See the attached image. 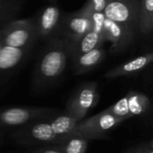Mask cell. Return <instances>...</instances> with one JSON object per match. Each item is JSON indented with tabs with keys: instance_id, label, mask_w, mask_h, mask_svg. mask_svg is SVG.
Segmentation results:
<instances>
[{
	"instance_id": "1",
	"label": "cell",
	"mask_w": 153,
	"mask_h": 153,
	"mask_svg": "<svg viewBox=\"0 0 153 153\" xmlns=\"http://www.w3.org/2000/svg\"><path fill=\"white\" fill-rule=\"evenodd\" d=\"M78 121L68 114L56 113L11 131V138L24 147L56 144L74 128Z\"/></svg>"
},
{
	"instance_id": "2",
	"label": "cell",
	"mask_w": 153,
	"mask_h": 153,
	"mask_svg": "<svg viewBox=\"0 0 153 153\" xmlns=\"http://www.w3.org/2000/svg\"><path fill=\"white\" fill-rule=\"evenodd\" d=\"M69 57L68 42L59 37L52 38L36 64L33 89L42 91L56 84L65 73Z\"/></svg>"
},
{
	"instance_id": "3",
	"label": "cell",
	"mask_w": 153,
	"mask_h": 153,
	"mask_svg": "<svg viewBox=\"0 0 153 153\" xmlns=\"http://www.w3.org/2000/svg\"><path fill=\"white\" fill-rule=\"evenodd\" d=\"M125 119L116 117L107 109L83 119L76 124L69 134L78 135L89 141L109 139L108 133L117 127Z\"/></svg>"
},
{
	"instance_id": "4",
	"label": "cell",
	"mask_w": 153,
	"mask_h": 153,
	"mask_svg": "<svg viewBox=\"0 0 153 153\" xmlns=\"http://www.w3.org/2000/svg\"><path fill=\"white\" fill-rule=\"evenodd\" d=\"M100 92L96 82H88L80 85L68 99L65 113L78 122L83 120L99 102Z\"/></svg>"
},
{
	"instance_id": "5",
	"label": "cell",
	"mask_w": 153,
	"mask_h": 153,
	"mask_svg": "<svg viewBox=\"0 0 153 153\" xmlns=\"http://www.w3.org/2000/svg\"><path fill=\"white\" fill-rule=\"evenodd\" d=\"M57 113L56 109L40 107L0 108V128H19L38 119Z\"/></svg>"
},
{
	"instance_id": "6",
	"label": "cell",
	"mask_w": 153,
	"mask_h": 153,
	"mask_svg": "<svg viewBox=\"0 0 153 153\" xmlns=\"http://www.w3.org/2000/svg\"><path fill=\"white\" fill-rule=\"evenodd\" d=\"M4 45L13 48H31L39 38L33 20L12 21L0 28Z\"/></svg>"
},
{
	"instance_id": "7",
	"label": "cell",
	"mask_w": 153,
	"mask_h": 153,
	"mask_svg": "<svg viewBox=\"0 0 153 153\" xmlns=\"http://www.w3.org/2000/svg\"><path fill=\"white\" fill-rule=\"evenodd\" d=\"M91 13L92 11L84 4L79 11L62 15L58 37L70 43L80 39L91 30Z\"/></svg>"
},
{
	"instance_id": "8",
	"label": "cell",
	"mask_w": 153,
	"mask_h": 153,
	"mask_svg": "<svg viewBox=\"0 0 153 153\" xmlns=\"http://www.w3.org/2000/svg\"><path fill=\"white\" fill-rule=\"evenodd\" d=\"M139 4V0H108L103 13L108 19L135 30Z\"/></svg>"
},
{
	"instance_id": "9",
	"label": "cell",
	"mask_w": 153,
	"mask_h": 153,
	"mask_svg": "<svg viewBox=\"0 0 153 153\" xmlns=\"http://www.w3.org/2000/svg\"><path fill=\"white\" fill-rule=\"evenodd\" d=\"M134 30L126 25L117 23L107 17L105 18L103 35L105 41L108 40L111 42L110 51L112 53L117 54L124 51L133 42Z\"/></svg>"
},
{
	"instance_id": "10",
	"label": "cell",
	"mask_w": 153,
	"mask_h": 153,
	"mask_svg": "<svg viewBox=\"0 0 153 153\" xmlns=\"http://www.w3.org/2000/svg\"><path fill=\"white\" fill-rule=\"evenodd\" d=\"M62 14L56 4L45 6L33 20L38 37L48 39L57 37Z\"/></svg>"
},
{
	"instance_id": "11",
	"label": "cell",
	"mask_w": 153,
	"mask_h": 153,
	"mask_svg": "<svg viewBox=\"0 0 153 153\" xmlns=\"http://www.w3.org/2000/svg\"><path fill=\"white\" fill-rule=\"evenodd\" d=\"M30 48H13L4 45L0 50V85L16 71L23 62Z\"/></svg>"
},
{
	"instance_id": "12",
	"label": "cell",
	"mask_w": 153,
	"mask_h": 153,
	"mask_svg": "<svg viewBox=\"0 0 153 153\" xmlns=\"http://www.w3.org/2000/svg\"><path fill=\"white\" fill-rule=\"evenodd\" d=\"M153 60V54L152 52L139 56L130 61L123 63L113 69L109 70L106 74L107 79H116L122 76H128L139 74L149 66Z\"/></svg>"
},
{
	"instance_id": "13",
	"label": "cell",
	"mask_w": 153,
	"mask_h": 153,
	"mask_svg": "<svg viewBox=\"0 0 153 153\" xmlns=\"http://www.w3.org/2000/svg\"><path fill=\"white\" fill-rule=\"evenodd\" d=\"M106 57V51L102 47L96 48L87 53L82 54L73 61V71L76 75L87 74L98 66Z\"/></svg>"
},
{
	"instance_id": "14",
	"label": "cell",
	"mask_w": 153,
	"mask_h": 153,
	"mask_svg": "<svg viewBox=\"0 0 153 153\" xmlns=\"http://www.w3.org/2000/svg\"><path fill=\"white\" fill-rule=\"evenodd\" d=\"M104 42L105 39L103 35L91 30L77 41L73 43L68 42L70 58L74 59L76 56L87 53L96 48L102 47Z\"/></svg>"
},
{
	"instance_id": "15",
	"label": "cell",
	"mask_w": 153,
	"mask_h": 153,
	"mask_svg": "<svg viewBox=\"0 0 153 153\" xmlns=\"http://www.w3.org/2000/svg\"><path fill=\"white\" fill-rule=\"evenodd\" d=\"M129 118L146 115L151 109V100L149 97L142 92L130 91L125 96Z\"/></svg>"
},
{
	"instance_id": "16",
	"label": "cell",
	"mask_w": 153,
	"mask_h": 153,
	"mask_svg": "<svg viewBox=\"0 0 153 153\" xmlns=\"http://www.w3.org/2000/svg\"><path fill=\"white\" fill-rule=\"evenodd\" d=\"M137 29L143 35H148L153 29V0H139Z\"/></svg>"
},
{
	"instance_id": "17",
	"label": "cell",
	"mask_w": 153,
	"mask_h": 153,
	"mask_svg": "<svg viewBox=\"0 0 153 153\" xmlns=\"http://www.w3.org/2000/svg\"><path fill=\"white\" fill-rule=\"evenodd\" d=\"M89 140L78 136L68 134L61 142L56 143L63 153H85Z\"/></svg>"
},
{
	"instance_id": "18",
	"label": "cell",
	"mask_w": 153,
	"mask_h": 153,
	"mask_svg": "<svg viewBox=\"0 0 153 153\" xmlns=\"http://www.w3.org/2000/svg\"><path fill=\"white\" fill-rule=\"evenodd\" d=\"M19 8L18 0H0V22L13 17Z\"/></svg>"
},
{
	"instance_id": "19",
	"label": "cell",
	"mask_w": 153,
	"mask_h": 153,
	"mask_svg": "<svg viewBox=\"0 0 153 153\" xmlns=\"http://www.w3.org/2000/svg\"><path fill=\"white\" fill-rule=\"evenodd\" d=\"M105 18L106 16L103 12H100V13L93 12L91 13V30L103 35Z\"/></svg>"
},
{
	"instance_id": "20",
	"label": "cell",
	"mask_w": 153,
	"mask_h": 153,
	"mask_svg": "<svg viewBox=\"0 0 153 153\" xmlns=\"http://www.w3.org/2000/svg\"><path fill=\"white\" fill-rule=\"evenodd\" d=\"M25 153H63L56 144H45L29 149Z\"/></svg>"
},
{
	"instance_id": "21",
	"label": "cell",
	"mask_w": 153,
	"mask_h": 153,
	"mask_svg": "<svg viewBox=\"0 0 153 153\" xmlns=\"http://www.w3.org/2000/svg\"><path fill=\"white\" fill-rule=\"evenodd\" d=\"M107 2L108 0H87L85 4L88 5V7L92 11V13H100L104 11Z\"/></svg>"
},
{
	"instance_id": "22",
	"label": "cell",
	"mask_w": 153,
	"mask_h": 153,
	"mask_svg": "<svg viewBox=\"0 0 153 153\" xmlns=\"http://www.w3.org/2000/svg\"><path fill=\"white\" fill-rule=\"evenodd\" d=\"M147 146H148V143H142V144H139L137 146H134V147L127 150L125 153H146Z\"/></svg>"
},
{
	"instance_id": "23",
	"label": "cell",
	"mask_w": 153,
	"mask_h": 153,
	"mask_svg": "<svg viewBox=\"0 0 153 153\" xmlns=\"http://www.w3.org/2000/svg\"><path fill=\"white\" fill-rule=\"evenodd\" d=\"M146 153H153V142L152 141H150V142L148 143V146H147Z\"/></svg>"
},
{
	"instance_id": "24",
	"label": "cell",
	"mask_w": 153,
	"mask_h": 153,
	"mask_svg": "<svg viewBox=\"0 0 153 153\" xmlns=\"http://www.w3.org/2000/svg\"><path fill=\"white\" fill-rule=\"evenodd\" d=\"M4 132L2 131V130H0V144L3 143V141H4Z\"/></svg>"
},
{
	"instance_id": "25",
	"label": "cell",
	"mask_w": 153,
	"mask_h": 153,
	"mask_svg": "<svg viewBox=\"0 0 153 153\" xmlns=\"http://www.w3.org/2000/svg\"><path fill=\"white\" fill-rule=\"evenodd\" d=\"M3 46H4V43H3V41H2L1 36H0V50H1V48H3Z\"/></svg>"
},
{
	"instance_id": "26",
	"label": "cell",
	"mask_w": 153,
	"mask_h": 153,
	"mask_svg": "<svg viewBox=\"0 0 153 153\" xmlns=\"http://www.w3.org/2000/svg\"><path fill=\"white\" fill-rule=\"evenodd\" d=\"M50 1H52V0H50Z\"/></svg>"
}]
</instances>
